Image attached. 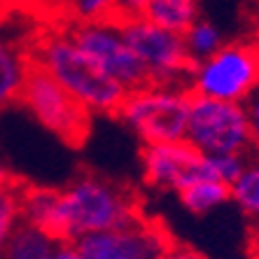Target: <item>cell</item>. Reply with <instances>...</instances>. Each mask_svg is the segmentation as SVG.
Instances as JSON below:
<instances>
[{"mask_svg": "<svg viewBox=\"0 0 259 259\" xmlns=\"http://www.w3.org/2000/svg\"><path fill=\"white\" fill-rule=\"evenodd\" d=\"M201 0H152L145 17L175 33H182L201 17Z\"/></svg>", "mask_w": 259, "mask_h": 259, "instance_id": "obj_15", "label": "cell"}, {"mask_svg": "<svg viewBox=\"0 0 259 259\" xmlns=\"http://www.w3.org/2000/svg\"><path fill=\"white\" fill-rule=\"evenodd\" d=\"M178 199H180L182 208L189 215L205 217L229 203L231 194H229V185H224V182L215 180V178H208V175H201V178L192 180L178 192Z\"/></svg>", "mask_w": 259, "mask_h": 259, "instance_id": "obj_12", "label": "cell"}, {"mask_svg": "<svg viewBox=\"0 0 259 259\" xmlns=\"http://www.w3.org/2000/svg\"><path fill=\"white\" fill-rule=\"evenodd\" d=\"M259 87V47L224 42L215 54L196 61L189 70L187 89L215 101L245 103Z\"/></svg>", "mask_w": 259, "mask_h": 259, "instance_id": "obj_4", "label": "cell"}, {"mask_svg": "<svg viewBox=\"0 0 259 259\" xmlns=\"http://www.w3.org/2000/svg\"><path fill=\"white\" fill-rule=\"evenodd\" d=\"M30 66V40L0 24V115L19 101Z\"/></svg>", "mask_w": 259, "mask_h": 259, "instance_id": "obj_11", "label": "cell"}, {"mask_svg": "<svg viewBox=\"0 0 259 259\" xmlns=\"http://www.w3.org/2000/svg\"><path fill=\"white\" fill-rule=\"evenodd\" d=\"M140 166H143V180L152 189L178 194L192 180L208 175L205 154L189 147L185 140L178 143H152L143 145L140 152Z\"/></svg>", "mask_w": 259, "mask_h": 259, "instance_id": "obj_10", "label": "cell"}, {"mask_svg": "<svg viewBox=\"0 0 259 259\" xmlns=\"http://www.w3.org/2000/svg\"><path fill=\"white\" fill-rule=\"evenodd\" d=\"M231 203L254 224H259V154L247 157L241 175L229 187Z\"/></svg>", "mask_w": 259, "mask_h": 259, "instance_id": "obj_14", "label": "cell"}, {"mask_svg": "<svg viewBox=\"0 0 259 259\" xmlns=\"http://www.w3.org/2000/svg\"><path fill=\"white\" fill-rule=\"evenodd\" d=\"M161 259H208L203 252H199L192 245H182V243H170L168 250L163 252Z\"/></svg>", "mask_w": 259, "mask_h": 259, "instance_id": "obj_22", "label": "cell"}, {"mask_svg": "<svg viewBox=\"0 0 259 259\" xmlns=\"http://www.w3.org/2000/svg\"><path fill=\"white\" fill-rule=\"evenodd\" d=\"M72 12V21H91L105 19L115 12V0H68Z\"/></svg>", "mask_w": 259, "mask_h": 259, "instance_id": "obj_19", "label": "cell"}, {"mask_svg": "<svg viewBox=\"0 0 259 259\" xmlns=\"http://www.w3.org/2000/svg\"><path fill=\"white\" fill-rule=\"evenodd\" d=\"M119 24L128 47L143 66L147 82L187 87V77L194 63L187 56L180 33L163 28L147 17L126 19Z\"/></svg>", "mask_w": 259, "mask_h": 259, "instance_id": "obj_7", "label": "cell"}, {"mask_svg": "<svg viewBox=\"0 0 259 259\" xmlns=\"http://www.w3.org/2000/svg\"><path fill=\"white\" fill-rule=\"evenodd\" d=\"M192 91L185 84L145 82L121 101L117 117L143 145L185 140Z\"/></svg>", "mask_w": 259, "mask_h": 259, "instance_id": "obj_3", "label": "cell"}, {"mask_svg": "<svg viewBox=\"0 0 259 259\" xmlns=\"http://www.w3.org/2000/svg\"><path fill=\"white\" fill-rule=\"evenodd\" d=\"M170 243L163 227L140 215L112 229L82 236L75 245L84 259H161Z\"/></svg>", "mask_w": 259, "mask_h": 259, "instance_id": "obj_9", "label": "cell"}, {"mask_svg": "<svg viewBox=\"0 0 259 259\" xmlns=\"http://www.w3.org/2000/svg\"><path fill=\"white\" fill-rule=\"evenodd\" d=\"M21 217L59 241L112 229L140 217L131 189L98 173H79L63 187H24Z\"/></svg>", "mask_w": 259, "mask_h": 259, "instance_id": "obj_1", "label": "cell"}, {"mask_svg": "<svg viewBox=\"0 0 259 259\" xmlns=\"http://www.w3.org/2000/svg\"><path fill=\"white\" fill-rule=\"evenodd\" d=\"M243 108H245L247 128H250V147H254L259 152V87L243 103Z\"/></svg>", "mask_w": 259, "mask_h": 259, "instance_id": "obj_20", "label": "cell"}, {"mask_svg": "<svg viewBox=\"0 0 259 259\" xmlns=\"http://www.w3.org/2000/svg\"><path fill=\"white\" fill-rule=\"evenodd\" d=\"M66 28L75 45L89 56L91 63H96L108 77L119 82L126 91L147 82L143 66L138 63L121 33L119 19L105 17L91 19V21H72Z\"/></svg>", "mask_w": 259, "mask_h": 259, "instance_id": "obj_8", "label": "cell"}, {"mask_svg": "<svg viewBox=\"0 0 259 259\" xmlns=\"http://www.w3.org/2000/svg\"><path fill=\"white\" fill-rule=\"evenodd\" d=\"M30 61L59 82L91 115H117L128 91L108 77L75 45L66 26L42 30L30 40Z\"/></svg>", "mask_w": 259, "mask_h": 259, "instance_id": "obj_2", "label": "cell"}, {"mask_svg": "<svg viewBox=\"0 0 259 259\" xmlns=\"http://www.w3.org/2000/svg\"><path fill=\"white\" fill-rule=\"evenodd\" d=\"M56 243L59 238H54L49 231L40 229L35 224L21 222L10 236L0 259H49Z\"/></svg>", "mask_w": 259, "mask_h": 259, "instance_id": "obj_13", "label": "cell"}, {"mask_svg": "<svg viewBox=\"0 0 259 259\" xmlns=\"http://www.w3.org/2000/svg\"><path fill=\"white\" fill-rule=\"evenodd\" d=\"M180 35H182V42H185V49H187V56L192 59V63H196L201 59H208V56L215 54L217 49L227 42L222 28L205 17L194 19Z\"/></svg>", "mask_w": 259, "mask_h": 259, "instance_id": "obj_16", "label": "cell"}, {"mask_svg": "<svg viewBox=\"0 0 259 259\" xmlns=\"http://www.w3.org/2000/svg\"><path fill=\"white\" fill-rule=\"evenodd\" d=\"M150 3L152 0H115V12H112V17L119 19V21L136 19V17H145Z\"/></svg>", "mask_w": 259, "mask_h": 259, "instance_id": "obj_21", "label": "cell"}, {"mask_svg": "<svg viewBox=\"0 0 259 259\" xmlns=\"http://www.w3.org/2000/svg\"><path fill=\"white\" fill-rule=\"evenodd\" d=\"M12 3H21V0H0V7H5V5H12Z\"/></svg>", "mask_w": 259, "mask_h": 259, "instance_id": "obj_25", "label": "cell"}, {"mask_svg": "<svg viewBox=\"0 0 259 259\" xmlns=\"http://www.w3.org/2000/svg\"><path fill=\"white\" fill-rule=\"evenodd\" d=\"M21 189L24 187L17 180L0 185V254L5 250L10 236L14 234V229L24 222V217H21Z\"/></svg>", "mask_w": 259, "mask_h": 259, "instance_id": "obj_17", "label": "cell"}, {"mask_svg": "<svg viewBox=\"0 0 259 259\" xmlns=\"http://www.w3.org/2000/svg\"><path fill=\"white\" fill-rule=\"evenodd\" d=\"M17 103L45 131L68 145H82L91 131L94 115L37 66H30Z\"/></svg>", "mask_w": 259, "mask_h": 259, "instance_id": "obj_5", "label": "cell"}, {"mask_svg": "<svg viewBox=\"0 0 259 259\" xmlns=\"http://www.w3.org/2000/svg\"><path fill=\"white\" fill-rule=\"evenodd\" d=\"M185 143L201 154H247L252 147L243 103L215 101L192 94Z\"/></svg>", "mask_w": 259, "mask_h": 259, "instance_id": "obj_6", "label": "cell"}, {"mask_svg": "<svg viewBox=\"0 0 259 259\" xmlns=\"http://www.w3.org/2000/svg\"><path fill=\"white\" fill-rule=\"evenodd\" d=\"M247 154H205V163H208V173L215 180L229 185L241 175L243 166H245Z\"/></svg>", "mask_w": 259, "mask_h": 259, "instance_id": "obj_18", "label": "cell"}, {"mask_svg": "<svg viewBox=\"0 0 259 259\" xmlns=\"http://www.w3.org/2000/svg\"><path fill=\"white\" fill-rule=\"evenodd\" d=\"M49 259H84V254L79 252V247L75 245V241H59Z\"/></svg>", "mask_w": 259, "mask_h": 259, "instance_id": "obj_23", "label": "cell"}, {"mask_svg": "<svg viewBox=\"0 0 259 259\" xmlns=\"http://www.w3.org/2000/svg\"><path fill=\"white\" fill-rule=\"evenodd\" d=\"M10 180H14V175H12V170H10V166L5 163V159L0 157V185H3V182H10Z\"/></svg>", "mask_w": 259, "mask_h": 259, "instance_id": "obj_24", "label": "cell"}]
</instances>
